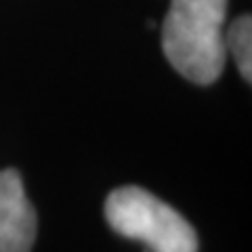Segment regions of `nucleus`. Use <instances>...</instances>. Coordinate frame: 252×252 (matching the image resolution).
<instances>
[{
	"label": "nucleus",
	"mask_w": 252,
	"mask_h": 252,
	"mask_svg": "<svg viewBox=\"0 0 252 252\" xmlns=\"http://www.w3.org/2000/svg\"><path fill=\"white\" fill-rule=\"evenodd\" d=\"M227 0H170L162 23V46L177 72L210 84L225 67Z\"/></svg>",
	"instance_id": "nucleus-1"
},
{
	"label": "nucleus",
	"mask_w": 252,
	"mask_h": 252,
	"mask_svg": "<svg viewBox=\"0 0 252 252\" xmlns=\"http://www.w3.org/2000/svg\"><path fill=\"white\" fill-rule=\"evenodd\" d=\"M109 227L152 252H198V235L183 215L143 187H118L105 200Z\"/></svg>",
	"instance_id": "nucleus-2"
},
{
	"label": "nucleus",
	"mask_w": 252,
	"mask_h": 252,
	"mask_svg": "<svg viewBox=\"0 0 252 252\" xmlns=\"http://www.w3.org/2000/svg\"><path fill=\"white\" fill-rule=\"evenodd\" d=\"M36 212L17 170H0V252H32Z\"/></svg>",
	"instance_id": "nucleus-3"
},
{
	"label": "nucleus",
	"mask_w": 252,
	"mask_h": 252,
	"mask_svg": "<svg viewBox=\"0 0 252 252\" xmlns=\"http://www.w3.org/2000/svg\"><path fill=\"white\" fill-rule=\"evenodd\" d=\"M225 49H229L235 65L246 82L252 80V21L250 15H240L225 30Z\"/></svg>",
	"instance_id": "nucleus-4"
}]
</instances>
